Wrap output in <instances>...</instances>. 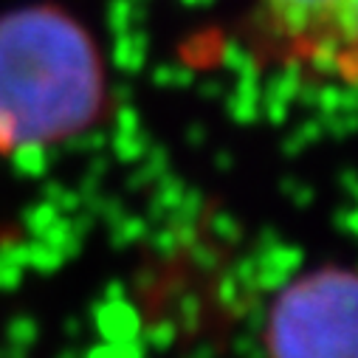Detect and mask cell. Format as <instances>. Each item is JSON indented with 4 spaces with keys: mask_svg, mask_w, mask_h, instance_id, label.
Instances as JSON below:
<instances>
[{
    "mask_svg": "<svg viewBox=\"0 0 358 358\" xmlns=\"http://www.w3.org/2000/svg\"><path fill=\"white\" fill-rule=\"evenodd\" d=\"M245 48L262 68L352 87L358 0H248Z\"/></svg>",
    "mask_w": 358,
    "mask_h": 358,
    "instance_id": "obj_2",
    "label": "cell"
},
{
    "mask_svg": "<svg viewBox=\"0 0 358 358\" xmlns=\"http://www.w3.org/2000/svg\"><path fill=\"white\" fill-rule=\"evenodd\" d=\"M108 99L102 51L71 12L37 3L0 17V155L82 136Z\"/></svg>",
    "mask_w": 358,
    "mask_h": 358,
    "instance_id": "obj_1",
    "label": "cell"
},
{
    "mask_svg": "<svg viewBox=\"0 0 358 358\" xmlns=\"http://www.w3.org/2000/svg\"><path fill=\"white\" fill-rule=\"evenodd\" d=\"M265 358H355V274L322 262L294 277L265 310Z\"/></svg>",
    "mask_w": 358,
    "mask_h": 358,
    "instance_id": "obj_3",
    "label": "cell"
}]
</instances>
